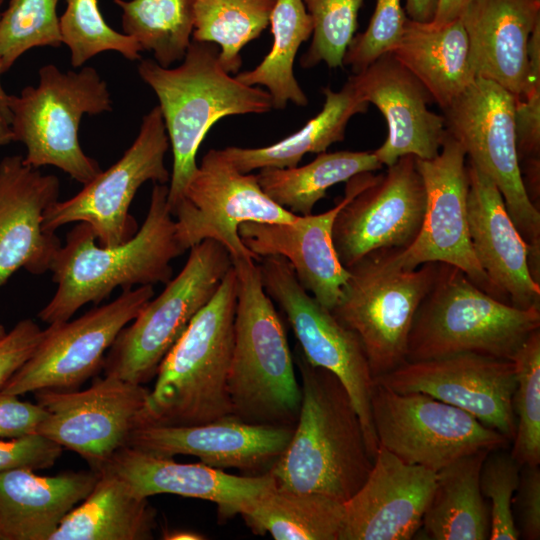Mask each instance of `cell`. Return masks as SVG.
Wrapping results in <instances>:
<instances>
[{
	"label": "cell",
	"instance_id": "obj_38",
	"mask_svg": "<svg viewBox=\"0 0 540 540\" xmlns=\"http://www.w3.org/2000/svg\"><path fill=\"white\" fill-rule=\"evenodd\" d=\"M516 387L513 410L516 430L511 454L521 465L540 464V329L534 331L512 358Z\"/></svg>",
	"mask_w": 540,
	"mask_h": 540
},
{
	"label": "cell",
	"instance_id": "obj_24",
	"mask_svg": "<svg viewBox=\"0 0 540 540\" xmlns=\"http://www.w3.org/2000/svg\"><path fill=\"white\" fill-rule=\"evenodd\" d=\"M468 223L478 263L504 302L540 309V282L531 273L529 247L506 209L493 181L470 161Z\"/></svg>",
	"mask_w": 540,
	"mask_h": 540
},
{
	"label": "cell",
	"instance_id": "obj_3",
	"mask_svg": "<svg viewBox=\"0 0 540 540\" xmlns=\"http://www.w3.org/2000/svg\"><path fill=\"white\" fill-rule=\"evenodd\" d=\"M138 73L158 98L172 148L170 209L198 167L196 155L209 129L227 116L268 112L273 108L272 99L266 90L246 85L227 72L218 47L208 42L191 41L176 68L144 59Z\"/></svg>",
	"mask_w": 540,
	"mask_h": 540
},
{
	"label": "cell",
	"instance_id": "obj_36",
	"mask_svg": "<svg viewBox=\"0 0 540 540\" xmlns=\"http://www.w3.org/2000/svg\"><path fill=\"white\" fill-rule=\"evenodd\" d=\"M122 9L123 33L168 68L182 61L191 43L196 0H113Z\"/></svg>",
	"mask_w": 540,
	"mask_h": 540
},
{
	"label": "cell",
	"instance_id": "obj_13",
	"mask_svg": "<svg viewBox=\"0 0 540 540\" xmlns=\"http://www.w3.org/2000/svg\"><path fill=\"white\" fill-rule=\"evenodd\" d=\"M371 411L380 447L435 472L463 456L510 442L464 410L425 393H399L375 383Z\"/></svg>",
	"mask_w": 540,
	"mask_h": 540
},
{
	"label": "cell",
	"instance_id": "obj_23",
	"mask_svg": "<svg viewBox=\"0 0 540 540\" xmlns=\"http://www.w3.org/2000/svg\"><path fill=\"white\" fill-rule=\"evenodd\" d=\"M60 181L43 174L21 155L0 162V287L23 268L32 274L50 270L62 246L44 229L46 209L58 201Z\"/></svg>",
	"mask_w": 540,
	"mask_h": 540
},
{
	"label": "cell",
	"instance_id": "obj_35",
	"mask_svg": "<svg viewBox=\"0 0 540 540\" xmlns=\"http://www.w3.org/2000/svg\"><path fill=\"white\" fill-rule=\"evenodd\" d=\"M273 44L255 68L236 75L249 86H264L275 109L288 102L306 106L308 98L294 75V61L300 45L313 32V22L303 0H277L270 17Z\"/></svg>",
	"mask_w": 540,
	"mask_h": 540
},
{
	"label": "cell",
	"instance_id": "obj_19",
	"mask_svg": "<svg viewBox=\"0 0 540 540\" xmlns=\"http://www.w3.org/2000/svg\"><path fill=\"white\" fill-rule=\"evenodd\" d=\"M399 393L420 392L464 410L509 441L516 430L512 360L479 353L405 362L374 379Z\"/></svg>",
	"mask_w": 540,
	"mask_h": 540
},
{
	"label": "cell",
	"instance_id": "obj_45",
	"mask_svg": "<svg viewBox=\"0 0 540 540\" xmlns=\"http://www.w3.org/2000/svg\"><path fill=\"white\" fill-rule=\"evenodd\" d=\"M62 449L40 434L0 438V473L13 469L50 468L61 456Z\"/></svg>",
	"mask_w": 540,
	"mask_h": 540
},
{
	"label": "cell",
	"instance_id": "obj_40",
	"mask_svg": "<svg viewBox=\"0 0 540 540\" xmlns=\"http://www.w3.org/2000/svg\"><path fill=\"white\" fill-rule=\"evenodd\" d=\"M58 0H9L0 16V61L3 72L34 47L62 44Z\"/></svg>",
	"mask_w": 540,
	"mask_h": 540
},
{
	"label": "cell",
	"instance_id": "obj_33",
	"mask_svg": "<svg viewBox=\"0 0 540 540\" xmlns=\"http://www.w3.org/2000/svg\"><path fill=\"white\" fill-rule=\"evenodd\" d=\"M238 514L253 533L275 540H339L344 503L275 486L244 504Z\"/></svg>",
	"mask_w": 540,
	"mask_h": 540
},
{
	"label": "cell",
	"instance_id": "obj_42",
	"mask_svg": "<svg viewBox=\"0 0 540 540\" xmlns=\"http://www.w3.org/2000/svg\"><path fill=\"white\" fill-rule=\"evenodd\" d=\"M521 465L503 448L486 455L480 472V489L490 500V540H517L512 500L520 475Z\"/></svg>",
	"mask_w": 540,
	"mask_h": 540
},
{
	"label": "cell",
	"instance_id": "obj_54",
	"mask_svg": "<svg viewBox=\"0 0 540 540\" xmlns=\"http://www.w3.org/2000/svg\"><path fill=\"white\" fill-rule=\"evenodd\" d=\"M6 333H7V332H6L5 328H4V326H2V325L0 324V339H1Z\"/></svg>",
	"mask_w": 540,
	"mask_h": 540
},
{
	"label": "cell",
	"instance_id": "obj_2",
	"mask_svg": "<svg viewBox=\"0 0 540 540\" xmlns=\"http://www.w3.org/2000/svg\"><path fill=\"white\" fill-rule=\"evenodd\" d=\"M168 190L166 184H154L141 228L119 245H97L93 229L84 222L68 232L50 267L57 289L38 314L43 322L68 321L83 305L102 302L117 287L166 284L172 279L170 262L185 250L176 236Z\"/></svg>",
	"mask_w": 540,
	"mask_h": 540
},
{
	"label": "cell",
	"instance_id": "obj_18",
	"mask_svg": "<svg viewBox=\"0 0 540 540\" xmlns=\"http://www.w3.org/2000/svg\"><path fill=\"white\" fill-rule=\"evenodd\" d=\"M148 395L141 384L107 375L82 391H37V404L47 412L37 434L79 454L97 471L143 424Z\"/></svg>",
	"mask_w": 540,
	"mask_h": 540
},
{
	"label": "cell",
	"instance_id": "obj_9",
	"mask_svg": "<svg viewBox=\"0 0 540 540\" xmlns=\"http://www.w3.org/2000/svg\"><path fill=\"white\" fill-rule=\"evenodd\" d=\"M232 266L229 252L215 240L191 247L179 274L119 332L104 357V375L141 385L152 379Z\"/></svg>",
	"mask_w": 540,
	"mask_h": 540
},
{
	"label": "cell",
	"instance_id": "obj_37",
	"mask_svg": "<svg viewBox=\"0 0 540 540\" xmlns=\"http://www.w3.org/2000/svg\"><path fill=\"white\" fill-rule=\"evenodd\" d=\"M276 2L196 0L193 41L216 44L222 67L235 74L242 65V48L267 28Z\"/></svg>",
	"mask_w": 540,
	"mask_h": 540
},
{
	"label": "cell",
	"instance_id": "obj_34",
	"mask_svg": "<svg viewBox=\"0 0 540 540\" xmlns=\"http://www.w3.org/2000/svg\"><path fill=\"white\" fill-rule=\"evenodd\" d=\"M382 166L373 152H322L304 166L262 168L256 177L272 201L295 215L307 216L330 187Z\"/></svg>",
	"mask_w": 540,
	"mask_h": 540
},
{
	"label": "cell",
	"instance_id": "obj_17",
	"mask_svg": "<svg viewBox=\"0 0 540 540\" xmlns=\"http://www.w3.org/2000/svg\"><path fill=\"white\" fill-rule=\"evenodd\" d=\"M153 296V285L124 289L112 302L73 321L49 324L31 357L0 390L19 396L78 387L102 368L105 353L119 332Z\"/></svg>",
	"mask_w": 540,
	"mask_h": 540
},
{
	"label": "cell",
	"instance_id": "obj_51",
	"mask_svg": "<svg viewBox=\"0 0 540 540\" xmlns=\"http://www.w3.org/2000/svg\"><path fill=\"white\" fill-rule=\"evenodd\" d=\"M200 534L191 531H169L163 534V539L167 540H200L204 539Z\"/></svg>",
	"mask_w": 540,
	"mask_h": 540
},
{
	"label": "cell",
	"instance_id": "obj_5",
	"mask_svg": "<svg viewBox=\"0 0 540 540\" xmlns=\"http://www.w3.org/2000/svg\"><path fill=\"white\" fill-rule=\"evenodd\" d=\"M237 274L234 345L228 376L232 417L250 424L295 426L302 392L286 333L252 259Z\"/></svg>",
	"mask_w": 540,
	"mask_h": 540
},
{
	"label": "cell",
	"instance_id": "obj_28",
	"mask_svg": "<svg viewBox=\"0 0 540 540\" xmlns=\"http://www.w3.org/2000/svg\"><path fill=\"white\" fill-rule=\"evenodd\" d=\"M97 478L92 469L55 476H39L30 469L1 472L0 540H49Z\"/></svg>",
	"mask_w": 540,
	"mask_h": 540
},
{
	"label": "cell",
	"instance_id": "obj_14",
	"mask_svg": "<svg viewBox=\"0 0 540 540\" xmlns=\"http://www.w3.org/2000/svg\"><path fill=\"white\" fill-rule=\"evenodd\" d=\"M176 236L186 251L203 240L222 244L233 261L260 259L242 242L244 222L290 223L297 215L272 201L260 188L256 174L241 173L222 149H210L170 208Z\"/></svg>",
	"mask_w": 540,
	"mask_h": 540
},
{
	"label": "cell",
	"instance_id": "obj_27",
	"mask_svg": "<svg viewBox=\"0 0 540 540\" xmlns=\"http://www.w3.org/2000/svg\"><path fill=\"white\" fill-rule=\"evenodd\" d=\"M460 19L475 77L521 95L528 79L529 40L540 21V0H471Z\"/></svg>",
	"mask_w": 540,
	"mask_h": 540
},
{
	"label": "cell",
	"instance_id": "obj_44",
	"mask_svg": "<svg viewBox=\"0 0 540 540\" xmlns=\"http://www.w3.org/2000/svg\"><path fill=\"white\" fill-rule=\"evenodd\" d=\"M408 17L401 0H377L366 30L355 35L343 58L354 73L365 69L399 43Z\"/></svg>",
	"mask_w": 540,
	"mask_h": 540
},
{
	"label": "cell",
	"instance_id": "obj_16",
	"mask_svg": "<svg viewBox=\"0 0 540 540\" xmlns=\"http://www.w3.org/2000/svg\"><path fill=\"white\" fill-rule=\"evenodd\" d=\"M465 158L462 146L447 130L435 158H416L426 192L420 232L406 249L382 252L390 265L401 269H415L427 262L452 265L463 271L480 289L503 301L478 263L472 247Z\"/></svg>",
	"mask_w": 540,
	"mask_h": 540
},
{
	"label": "cell",
	"instance_id": "obj_7",
	"mask_svg": "<svg viewBox=\"0 0 540 540\" xmlns=\"http://www.w3.org/2000/svg\"><path fill=\"white\" fill-rule=\"evenodd\" d=\"M10 128L14 141L26 148L24 161L34 168L55 166L79 183L87 184L102 170L79 143L85 114L112 110L107 83L93 67L60 71L48 64L39 70V84L9 95Z\"/></svg>",
	"mask_w": 540,
	"mask_h": 540
},
{
	"label": "cell",
	"instance_id": "obj_29",
	"mask_svg": "<svg viewBox=\"0 0 540 540\" xmlns=\"http://www.w3.org/2000/svg\"><path fill=\"white\" fill-rule=\"evenodd\" d=\"M391 53L423 84L441 109L476 78L461 19L442 26L407 19L404 33Z\"/></svg>",
	"mask_w": 540,
	"mask_h": 540
},
{
	"label": "cell",
	"instance_id": "obj_25",
	"mask_svg": "<svg viewBox=\"0 0 540 540\" xmlns=\"http://www.w3.org/2000/svg\"><path fill=\"white\" fill-rule=\"evenodd\" d=\"M103 467L122 478L139 498L174 494L208 500L217 505L223 519L238 514L244 504L276 486L270 472L237 476L203 463H180L173 457L128 445L117 450Z\"/></svg>",
	"mask_w": 540,
	"mask_h": 540
},
{
	"label": "cell",
	"instance_id": "obj_41",
	"mask_svg": "<svg viewBox=\"0 0 540 540\" xmlns=\"http://www.w3.org/2000/svg\"><path fill=\"white\" fill-rule=\"evenodd\" d=\"M313 22L312 42L301 58L303 68L324 62L343 67V58L355 36L363 0H303Z\"/></svg>",
	"mask_w": 540,
	"mask_h": 540
},
{
	"label": "cell",
	"instance_id": "obj_48",
	"mask_svg": "<svg viewBox=\"0 0 540 540\" xmlns=\"http://www.w3.org/2000/svg\"><path fill=\"white\" fill-rule=\"evenodd\" d=\"M46 415L39 404L21 401L18 395L0 390V438L37 434Z\"/></svg>",
	"mask_w": 540,
	"mask_h": 540
},
{
	"label": "cell",
	"instance_id": "obj_49",
	"mask_svg": "<svg viewBox=\"0 0 540 540\" xmlns=\"http://www.w3.org/2000/svg\"><path fill=\"white\" fill-rule=\"evenodd\" d=\"M471 0H438L435 16L430 24L442 26L460 19Z\"/></svg>",
	"mask_w": 540,
	"mask_h": 540
},
{
	"label": "cell",
	"instance_id": "obj_8",
	"mask_svg": "<svg viewBox=\"0 0 540 540\" xmlns=\"http://www.w3.org/2000/svg\"><path fill=\"white\" fill-rule=\"evenodd\" d=\"M347 270L349 277L331 312L358 336L375 379L407 361L415 314L438 276L440 263L401 269L377 251Z\"/></svg>",
	"mask_w": 540,
	"mask_h": 540
},
{
	"label": "cell",
	"instance_id": "obj_6",
	"mask_svg": "<svg viewBox=\"0 0 540 540\" xmlns=\"http://www.w3.org/2000/svg\"><path fill=\"white\" fill-rule=\"evenodd\" d=\"M538 329L540 309L523 310L500 301L459 268L440 263L438 276L415 314L406 360L467 352L512 360Z\"/></svg>",
	"mask_w": 540,
	"mask_h": 540
},
{
	"label": "cell",
	"instance_id": "obj_26",
	"mask_svg": "<svg viewBox=\"0 0 540 540\" xmlns=\"http://www.w3.org/2000/svg\"><path fill=\"white\" fill-rule=\"evenodd\" d=\"M345 201L343 196L330 210L317 215H297L290 223L244 222L238 233L259 259L271 255L284 257L300 285L331 311L349 277L332 241L334 219Z\"/></svg>",
	"mask_w": 540,
	"mask_h": 540
},
{
	"label": "cell",
	"instance_id": "obj_39",
	"mask_svg": "<svg viewBox=\"0 0 540 540\" xmlns=\"http://www.w3.org/2000/svg\"><path fill=\"white\" fill-rule=\"evenodd\" d=\"M59 27L62 44L69 48L75 68L106 51L118 52L130 61L141 58L142 48L136 40L106 23L98 0H66Z\"/></svg>",
	"mask_w": 540,
	"mask_h": 540
},
{
	"label": "cell",
	"instance_id": "obj_32",
	"mask_svg": "<svg viewBox=\"0 0 540 540\" xmlns=\"http://www.w3.org/2000/svg\"><path fill=\"white\" fill-rule=\"evenodd\" d=\"M322 92L325 96L322 110L297 132L265 147H226L222 149L224 155L238 171L250 173L262 168L296 167L305 154L326 152L329 146L344 140L350 119L365 113L369 103L349 80L339 91L325 87Z\"/></svg>",
	"mask_w": 540,
	"mask_h": 540
},
{
	"label": "cell",
	"instance_id": "obj_53",
	"mask_svg": "<svg viewBox=\"0 0 540 540\" xmlns=\"http://www.w3.org/2000/svg\"><path fill=\"white\" fill-rule=\"evenodd\" d=\"M14 141L9 123L0 116V147Z\"/></svg>",
	"mask_w": 540,
	"mask_h": 540
},
{
	"label": "cell",
	"instance_id": "obj_22",
	"mask_svg": "<svg viewBox=\"0 0 540 540\" xmlns=\"http://www.w3.org/2000/svg\"><path fill=\"white\" fill-rule=\"evenodd\" d=\"M348 80L386 119V140L373 151L382 165L389 167L405 155L429 160L439 154L446 135L444 117L428 108L432 96L391 52Z\"/></svg>",
	"mask_w": 540,
	"mask_h": 540
},
{
	"label": "cell",
	"instance_id": "obj_30",
	"mask_svg": "<svg viewBox=\"0 0 540 540\" xmlns=\"http://www.w3.org/2000/svg\"><path fill=\"white\" fill-rule=\"evenodd\" d=\"M88 494L60 522L49 540H150L156 511L106 467Z\"/></svg>",
	"mask_w": 540,
	"mask_h": 540
},
{
	"label": "cell",
	"instance_id": "obj_11",
	"mask_svg": "<svg viewBox=\"0 0 540 540\" xmlns=\"http://www.w3.org/2000/svg\"><path fill=\"white\" fill-rule=\"evenodd\" d=\"M344 196L332 241L346 269L373 252L404 250L418 236L426 192L415 156L400 157L384 174L362 172L351 177Z\"/></svg>",
	"mask_w": 540,
	"mask_h": 540
},
{
	"label": "cell",
	"instance_id": "obj_1",
	"mask_svg": "<svg viewBox=\"0 0 540 540\" xmlns=\"http://www.w3.org/2000/svg\"><path fill=\"white\" fill-rule=\"evenodd\" d=\"M301 406L292 438L269 470L276 486L341 502L363 485L373 465L359 416L342 382L310 364L299 347Z\"/></svg>",
	"mask_w": 540,
	"mask_h": 540
},
{
	"label": "cell",
	"instance_id": "obj_4",
	"mask_svg": "<svg viewBox=\"0 0 540 540\" xmlns=\"http://www.w3.org/2000/svg\"><path fill=\"white\" fill-rule=\"evenodd\" d=\"M237 286L232 266L160 363L142 425H200L232 415L228 376Z\"/></svg>",
	"mask_w": 540,
	"mask_h": 540
},
{
	"label": "cell",
	"instance_id": "obj_52",
	"mask_svg": "<svg viewBox=\"0 0 540 540\" xmlns=\"http://www.w3.org/2000/svg\"><path fill=\"white\" fill-rule=\"evenodd\" d=\"M3 69L0 61V77L2 75ZM9 95L5 92L2 87L1 78H0V116L3 117L8 123L10 122V111L8 107Z\"/></svg>",
	"mask_w": 540,
	"mask_h": 540
},
{
	"label": "cell",
	"instance_id": "obj_15",
	"mask_svg": "<svg viewBox=\"0 0 540 540\" xmlns=\"http://www.w3.org/2000/svg\"><path fill=\"white\" fill-rule=\"evenodd\" d=\"M169 145L160 108L155 106L142 118L136 139L117 162L73 197L46 209L44 229L55 232L65 224L84 222L102 246H116L133 237L138 225L129 214L130 205L145 182L170 181L164 162Z\"/></svg>",
	"mask_w": 540,
	"mask_h": 540
},
{
	"label": "cell",
	"instance_id": "obj_21",
	"mask_svg": "<svg viewBox=\"0 0 540 540\" xmlns=\"http://www.w3.org/2000/svg\"><path fill=\"white\" fill-rule=\"evenodd\" d=\"M435 482V471L408 464L379 446L365 482L344 502L339 540L414 538Z\"/></svg>",
	"mask_w": 540,
	"mask_h": 540
},
{
	"label": "cell",
	"instance_id": "obj_55",
	"mask_svg": "<svg viewBox=\"0 0 540 540\" xmlns=\"http://www.w3.org/2000/svg\"><path fill=\"white\" fill-rule=\"evenodd\" d=\"M3 1H4V0H0V9H1V6H2ZM0 16H1V11H0Z\"/></svg>",
	"mask_w": 540,
	"mask_h": 540
},
{
	"label": "cell",
	"instance_id": "obj_43",
	"mask_svg": "<svg viewBox=\"0 0 540 540\" xmlns=\"http://www.w3.org/2000/svg\"><path fill=\"white\" fill-rule=\"evenodd\" d=\"M529 72L526 87L514 96L516 148L520 167L540 166V21L528 47Z\"/></svg>",
	"mask_w": 540,
	"mask_h": 540
},
{
	"label": "cell",
	"instance_id": "obj_12",
	"mask_svg": "<svg viewBox=\"0 0 540 540\" xmlns=\"http://www.w3.org/2000/svg\"><path fill=\"white\" fill-rule=\"evenodd\" d=\"M258 265L263 288L285 313L305 359L332 372L347 390L374 459L379 447L371 411L375 381L361 341L308 294L284 257L265 256Z\"/></svg>",
	"mask_w": 540,
	"mask_h": 540
},
{
	"label": "cell",
	"instance_id": "obj_20",
	"mask_svg": "<svg viewBox=\"0 0 540 540\" xmlns=\"http://www.w3.org/2000/svg\"><path fill=\"white\" fill-rule=\"evenodd\" d=\"M293 430L294 426L250 424L230 416L200 425H142L132 431L127 445L165 457L195 456L213 468L260 475L284 452Z\"/></svg>",
	"mask_w": 540,
	"mask_h": 540
},
{
	"label": "cell",
	"instance_id": "obj_46",
	"mask_svg": "<svg viewBox=\"0 0 540 540\" xmlns=\"http://www.w3.org/2000/svg\"><path fill=\"white\" fill-rule=\"evenodd\" d=\"M512 513L519 538L540 539V468L523 465L512 500Z\"/></svg>",
	"mask_w": 540,
	"mask_h": 540
},
{
	"label": "cell",
	"instance_id": "obj_31",
	"mask_svg": "<svg viewBox=\"0 0 540 540\" xmlns=\"http://www.w3.org/2000/svg\"><path fill=\"white\" fill-rule=\"evenodd\" d=\"M489 451L482 449L463 456L436 472L435 487L419 530L427 539H489L490 510L480 489V472Z\"/></svg>",
	"mask_w": 540,
	"mask_h": 540
},
{
	"label": "cell",
	"instance_id": "obj_50",
	"mask_svg": "<svg viewBox=\"0 0 540 540\" xmlns=\"http://www.w3.org/2000/svg\"><path fill=\"white\" fill-rule=\"evenodd\" d=\"M438 0H405L404 10L408 19L429 23L433 20Z\"/></svg>",
	"mask_w": 540,
	"mask_h": 540
},
{
	"label": "cell",
	"instance_id": "obj_10",
	"mask_svg": "<svg viewBox=\"0 0 540 540\" xmlns=\"http://www.w3.org/2000/svg\"><path fill=\"white\" fill-rule=\"evenodd\" d=\"M442 111L447 132L462 146L468 161L499 189L529 247L531 273L540 282V212L529 199L521 175L514 96L493 81L475 78Z\"/></svg>",
	"mask_w": 540,
	"mask_h": 540
},
{
	"label": "cell",
	"instance_id": "obj_47",
	"mask_svg": "<svg viewBox=\"0 0 540 540\" xmlns=\"http://www.w3.org/2000/svg\"><path fill=\"white\" fill-rule=\"evenodd\" d=\"M44 335L32 319H23L0 339V387L31 357Z\"/></svg>",
	"mask_w": 540,
	"mask_h": 540
}]
</instances>
